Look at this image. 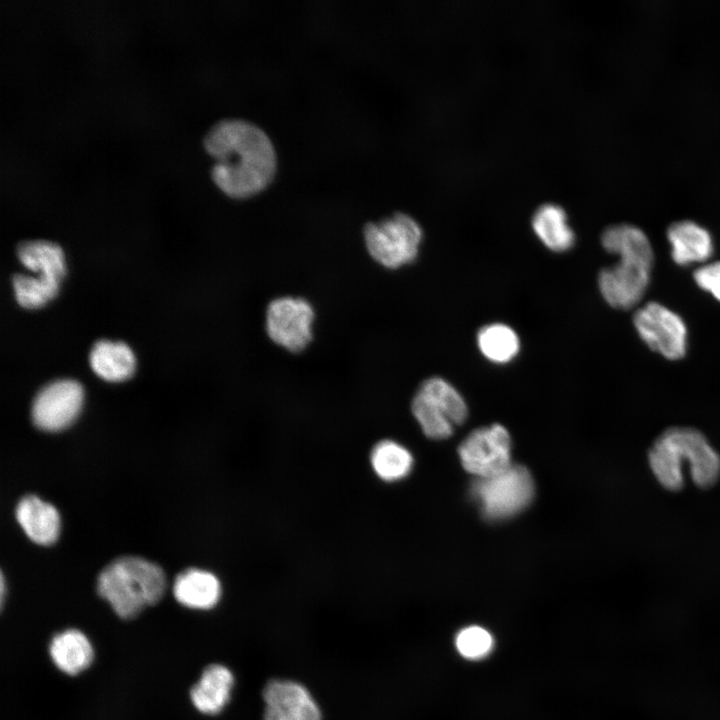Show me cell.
<instances>
[{
    "label": "cell",
    "mask_w": 720,
    "mask_h": 720,
    "mask_svg": "<svg viewBox=\"0 0 720 720\" xmlns=\"http://www.w3.org/2000/svg\"><path fill=\"white\" fill-rule=\"evenodd\" d=\"M205 150L215 159L211 177L228 196L246 198L272 181L277 167L275 147L255 123L240 118L215 122L203 138Z\"/></svg>",
    "instance_id": "cell-1"
},
{
    "label": "cell",
    "mask_w": 720,
    "mask_h": 720,
    "mask_svg": "<svg viewBox=\"0 0 720 720\" xmlns=\"http://www.w3.org/2000/svg\"><path fill=\"white\" fill-rule=\"evenodd\" d=\"M603 248L619 257L616 264L599 272L598 287L613 308L635 307L646 293L654 264V253L647 235L637 226L617 224L601 235Z\"/></svg>",
    "instance_id": "cell-2"
},
{
    "label": "cell",
    "mask_w": 720,
    "mask_h": 720,
    "mask_svg": "<svg viewBox=\"0 0 720 720\" xmlns=\"http://www.w3.org/2000/svg\"><path fill=\"white\" fill-rule=\"evenodd\" d=\"M687 461L693 481L700 487L711 486L720 475V457L699 431L673 427L663 432L649 452L651 469L667 489L683 485L682 462Z\"/></svg>",
    "instance_id": "cell-3"
},
{
    "label": "cell",
    "mask_w": 720,
    "mask_h": 720,
    "mask_svg": "<svg viewBox=\"0 0 720 720\" xmlns=\"http://www.w3.org/2000/svg\"><path fill=\"white\" fill-rule=\"evenodd\" d=\"M166 588L160 566L136 556L113 560L99 574L98 594L123 619L136 617L145 606L157 603Z\"/></svg>",
    "instance_id": "cell-4"
},
{
    "label": "cell",
    "mask_w": 720,
    "mask_h": 720,
    "mask_svg": "<svg viewBox=\"0 0 720 720\" xmlns=\"http://www.w3.org/2000/svg\"><path fill=\"white\" fill-rule=\"evenodd\" d=\"M363 242L369 257L385 269L395 270L415 261L423 230L410 215L396 212L363 227Z\"/></svg>",
    "instance_id": "cell-5"
},
{
    "label": "cell",
    "mask_w": 720,
    "mask_h": 720,
    "mask_svg": "<svg viewBox=\"0 0 720 720\" xmlns=\"http://www.w3.org/2000/svg\"><path fill=\"white\" fill-rule=\"evenodd\" d=\"M471 495L486 519L503 520L530 504L534 496V482L524 466L512 464L495 476L476 478L471 485Z\"/></svg>",
    "instance_id": "cell-6"
},
{
    "label": "cell",
    "mask_w": 720,
    "mask_h": 720,
    "mask_svg": "<svg viewBox=\"0 0 720 720\" xmlns=\"http://www.w3.org/2000/svg\"><path fill=\"white\" fill-rule=\"evenodd\" d=\"M315 310L304 297L283 295L273 298L265 309V332L272 343L299 354L313 341Z\"/></svg>",
    "instance_id": "cell-7"
},
{
    "label": "cell",
    "mask_w": 720,
    "mask_h": 720,
    "mask_svg": "<svg viewBox=\"0 0 720 720\" xmlns=\"http://www.w3.org/2000/svg\"><path fill=\"white\" fill-rule=\"evenodd\" d=\"M639 337L654 352L678 360L687 352V327L677 313L658 302H648L633 315Z\"/></svg>",
    "instance_id": "cell-8"
},
{
    "label": "cell",
    "mask_w": 720,
    "mask_h": 720,
    "mask_svg": "<svg viewBox=\"0 0 720 720\" xmlns=\"http://www.w3.org/2000/svg\"><path fill=\"white\" fill-rule=\"evenodd\" d=\"M510 436L499 424L472 431L461 443L458 454L463 468L476 478H489L506 469L511 463Z\"/></svg>",
    "instance_id": "cell-9"
},
{
    "label": "cell",
    "mask_w": 720,
    "mask_h": 720,
    "mask_svg": "<svg viewBox=\"0 0 720 720\" xmlns=\"http://www.w3.org/2000/svg\"><path fill=\"white\" fill-rule=\"evenodd\" d=\"M83 403L80 383L71 379L55 380L45 385L32 404V420L45 431H59L78 416Z\"/></svg>",
    "instance_id": "cell-10"
},
{
    "label": "cell",
    "mask_w": 720,
    "mask_h": 720,
    "mask_svg": "<svg viewBox=\"0 0 720 720\" xmlns=\"http://www.w3.org/2000/svg\"><path fill=\"white\" fill-rule=\"evenodd\" d=\"M262 697L263 720H322L313 695L297 681L272 679L265 684Z\"/></svg>",
    "instance_id": "cell-11"
},
{
    "label": "cell",
    "mask_w": 720,
    "mask_h": 720,
    "mask_svg": "<svg viewBox=\"0 0 720 720\" xmlns=\"http://www.w3.org/2000/svg\"><path fill=\"white\" fill-rule=\"evenodd\" d=\"M667 239L672 259L681 266L704 264L713 254L714 245L709 231L690 220L671 224L667 229Z\"/></svg>",
    "instance_id": "cell-12"
},
{
    "label": "cell",
    "mask_w": 720,
    "mask_h": 720,
    "mask_svg": "<svg viewBox=\"0 0 720 720\" xmlns=\"http://www.w3.org/2000/svg\"><path fill=\"white\" fill-rule=\"evenodd\" d=\"M234 686L232 671L222 664L208 665L199 681L191 688L195 708L207 715L220 713L228 704Z\"/></svg>",
    "instance_id": "cell-13"
},
{
    "label": "cell",
    "mask_w": 720,
    "mask_h": 720,
    "mask_svg": "<svg viewBox=\"0 0 720 720\" xmlns=\"http://www.w3.org/2000/svg\"><path fill=\"white\" fill-rule=\"evenodd\" d=\"M16 518L26 535L40 545L53 544L60 531V516L51 504L35 495L23 497L16 507Z\"/></svg>",
    "instance_id": "cell-14"
},
{
    "label": "cell",
    "mask_w": 720,
    "mask_h": 720,
    "mask_svg": "<svg viewBox=\"0 0 720 720\" xmlns=\"http://www.w3.org/2000/svg\"><path fill=\"white\" fill-rule=\"evenodd\" d=\"M173 594L183 606L192 609H211L221 596V584L211 572L190 568L177 575Z\"/></svg>",
    "instance_id": "cell-15"
},
{
    "label": "cell",
    "mask_w": 720,
    "mask_h": 720,
    "mask_svg": "<svg viewBox=\"0 0 720 720\" xmlns=\"http://www.w3.org/2000/svg\"><path fill=\"white\" fill-rule=\"evenodd\" d=\"M532 228L543 245L553 252H565L575 243V234L565 210L554 203L538 207L532 217Z\"/></svg>",
    "instance_id": "cell-16"
},
{
    "label": "cell",
    "mask_w": 720,
    "mask_h": 720,
    "mask_svg": "<svg viewBox=\"0 0 720 720\" xmlns=\"http://www.w3.org/2000/svg\"><path fill=\"white\" fill-rule=\"evenodd\" d=\"M49 653L53 663L69 675H76L88 668L94 655L89 639L77 629H67L56 634L51 639Z\"/></svg>",
    "instance_id": "cell-17"
},
{
    "label": "cell",
    "mask_w": 720,
    "mask_h": 720,
    "mask_svg": "<svg viewBox=\"0 0 720 720\" xmlns=\"http://www.w3.org/2000/svg\"><path fill=\"white\" fill-rule=\"evenodd\" d=\"M89 362L92 370L102 379L119 382L129 378L135 369V357L125 343L99 340L93 345Z\"/></svg>",
    "instance_id": "cell-18"
},
{
    "label": "cell",
    "mask_w": 720,
    "mask_h": 720,
    "mask_svg": "<svg viewBox=\"0 0 720 720\" xmlns=\"http://www.w3.org/2000/svg\"><path fill=\"white\" fill-rule=\"evenodd\" d=\"M20 262L29 270L60 283L65 273L63 252L59 245L47 240L23 241L17 246Z\"/></svg>",
    "instance_id": "cell-19"
},
{
    "label": "cell",
    "mask_w": 720,
    "mask_h": 720,
    "mask_svg": "<svg viewBox=\"0 0 720 720\" xmlns=\"http://www.w3.org/2000/svg\"><path fill=\"white\" fill-rule=\"evenodd\" d=\"M370 465L383 481L393 482L405 478L413 466L409 450L396 441L383 439L370 452Z\"/></svg>",
    "instance_id": "cell-20"
},
{
    "label": "cell",
    "mask_w": 720,
    "mask_h": 720,
    "mask_svg": "<svg viewBox=\"0 0 720 720\" xmlns=\"http://www.w3.org/2000/svg\"><path fill=\"white\" fill-rule=\"evenodd\" d=\"M481 354L495 364H506L519 353L520 339L513 328L503 323L483 326L477 333Z\"/></svg>",
    "instance_id": "cell-21"
},
{
    "label": "cell",
    "mask_w": 720,
    "mask_h": 720,
    "mask_svg": "<svg viewBox=\"0 0 720 720\" xmlns=\"http://www.w3.org/2000/svg\"><path fill=\"white\" fill-rule=\"evenodd\" d=\"M411 411L426 436L443 439L453 433L454 423L447 410L422 387L412 398Z\"/></svg>",
    "instance_id": "cell-22"
},
{
    "label": "cell",
    "mask_w": 720,
    "mask_h": 720,
    "mask_svg": "<svg viewBox=\"0 0 720 720\" xmlns=\"http://www.w3.org/2000/svg\"><path fill=\"white\" fill-rule=\"evenodd\" d=\"M12 284L19 305L29 309L46 304L55 297L59 287L58 282L24 274H14Z\"/></svg>",
    "instance_id": "cell-23"
},
{
    "label": "cell",
    "mask_w": 720,
    "mask_h": 720,
    "mask_svg": "<svg viewBox=\"0 0 720 720\" xmlns=\"http://www.w3.org/2000/svg\"><path fill=\"white\" fill-rule=\"evenodd\" d=\"M420 387L435 397L447 410L452 422L461 424L465 421L468 408L464 398L448 381L441 377H430L424 380Z\"/></svg>",
    "instance_id": "cell-24"
},
{
    "label": "cell",
    "mask_w": 720,
    "mask_h": 720,
    "mask_svg": "<svg viewBox=\"0 0 720 720\" xmlns=\"http://www.w3.org/2000/svg\"><path fill=\"white\" fill-rule=\"evenodd\" d=\"M455 647L462 657L476 661L490 654L494 647V639L487 629L470 625L457 633Z\"/></svg>",
    "instance_id": "cell-25"
},
{
    "label": "cell",
    "mask_w": 720,
    "mask_h": 720,
    "mask_svg": "<svg viewBox=\"0 0 720 720\" xmlns=\"http://www.w3.org/2000/svg\"><path fill=\"white\" fill-rule=\"evenodd\" d=\"M695 283L720 302V261L704 263L693 273Z\"/></svg>",
    "instance_id": "cell-26"
},
{
    "label": "cell",
    "mask_w": 720,
    "mask_h": 720,
    "mask_svg": "<svg viewBox=\"0 0 720 720\" xmlns=\"http://www.w3.org/2000/svg\"><path fill=\"white\" fill-rule=\"evenodd\" d=\"M0 586H1V602L3 603V601H4V593H5V592H4V591H5V589H4V588H5V582H4V577H3V575H1V583H0Z\"/></svg>",
    "instance_id": "cell-27"
}]
</instances>
